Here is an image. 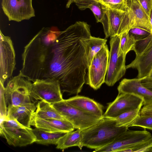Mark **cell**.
<instances>
[{
	"label": "cell",
	"instance_id": "cell-36",
	"mask_svg": "<svg viewBox=\"0 0 152 152\" xmlns=\"http://www.w3.org/2000/svg\"><path fill=\"white\" fill-rule=\"evenodd\" d=\"M149 20L152 29V8L151 12L150 15L149 16ZM151 34H152V31Z\"/></svg>",
	"mask_w": 152,
	"mask_h": 152
},
{
	"label": "cell",
	"instance_id": "cell-20",
	"mask_svg": "<svg viewBox=\"0 0 152 152\" xmlns=\"http://www.w3.org/2000/svg\"><path fill=\"white\" fill-rule=\"evenodd\" d=\"M65 100L69 104L84 112L103 118L104 107L92 99L77 95Z\"/></svg>",
	"mask_w": 152,
	"mask_h": 152
},
{
	"label": "cell",
	"instance_id": "cell-9",
	"mask_svg": "<svg viewBox=\"0 0 152 152\" xmlns=\"http://www.w3.org/2000/svg\"><path fill=\"white\" fill-rule=\"evenodd\" d=\"M109 56L110 51L106 44L94 56L88 68L85 83L95 90L99 89L105 83Z\"/></svg>",
	"mask_w": 152,
	"mask_h": 152
},
{
	"label": "cell",
	"instance_id": "cell-4",
	"mask_svg": "<svg viewBox=\"0 0 152 152\" xmlns=\"http://www.w3.org/2000/svg\"><path fill=\"white\" fill-rule=\"evenodd\" d=\"M0 135L10 145L23 147L35 142L36 137L31 128L26 127L15 119L1 118Z\"/></svg>",
	"mask_w": 152,
	"mask_h": 152
},
{
	"label": "cell",
	"instance_id": "cell-14",
	"mask_svg": "<svg viewBox=\"0 0 152 152\" xmlns=\"http://www.w3.org/2000/svg\"><path fill=\"white\" fill-rule=\"evenodd\" d=\"M1 7L9 21L20 22L35 16L32 0H2Z\"/></svg>",
	"mask_w": 152,
	"mask_h": 152
},
{
	"label": "cell",
	"instance_id": "cell-29",
	"mask_svg": "<svg viewBox=\"0 0 152 152\" xmlns=\"http://www.w3.org/2000/svg\"><path fill=\"white\" fill-rule=\"evenodd\" d=\"M131 126L140 127L152 130V115H140L131 124Z\"/></svg>",
	"mask_w": 152,
	"mask_h": 152
},
{
	"label": "cell",
	"instance_id": "cell-1",
	"mask_svg": "<svg viewBox=\"0 0 152 152\" xmlns=\"http://www.w3.org/2000/svg\"><path fill=\"white\" fill-rule=\"evenodd\" d=\"M91 36L90 26L77 21L60 31L54 41L46 78L58 80L62 93L77 94L81 92L85 83Z\"/></svg>",
	"mask_w": 152,
	"mask_h": 152
},
{
	"label": "cell",
	"instance_id": "cell-5",
	"mask_svg": "<svg viewBox=\"0 0 152 152\" xmlns=\"http://www.w3.org/2000/svg\"><path fill=\"white\" fill-rule=\"evenodd\" d=\"M32 83L20 74L9 79L4 88L7 105L18 106L32 102L30 95Z\"/></svg>",
	"mask_w": 152,
	"mask_h": 152
},
{
	"label": "cell",
	"instance_id": "cell-2",
	"mask_svg": "<svg viewBox=\"0 0 152 152\" xmlns=\"http://www.w3.org/2000/svg\"><path fill=\"white\" fill-rule=\"evenodd\" d=\"M60 31L43 27L24 47L22 54V76L33 82L46 78L54 41Z\"/></svg>",
	"mask_w": 152,
	"mask_h": 152
},
{
	"label": "cell",
	"instance_id": "cell-13",
	"mask_svg": "<svg viewBox=\"0 0 152 152\" xmlns=\"http://www.w3.org/2000/svg\"><path fill=\"white\" fill-rule=\"evenodd\" d=\"M126 8L124 22L126 31L134 28H140L152 33L149 18L138 0H125Z\"/></svg>",
	"mask_w": 152,
	"mask_h": 152
},
{
	"label": "cell",
	"instance_id": "cell-21",
	"mask_svg": "<svg viewBox=\"0 0 152 152\" xmlns=\"http://www.w3.org/2000/svg\"><path fill=\"white\" fill-rule=\"evenodd\" d=\"M83 138V134L82 130L77 129L76 131L69 132L59 139L56 148L64 150L76 146L81 149L83 147L82 143Z\"/></svg>",
	"mask_w": 152,
	"mask_h": 152
},
{
	"label": "cell",
	"instance_id": "cell-28",
	"mask_svg": "<svg viewBox=\"0 0 152 152\" xmlns=\"http://www.w3.org/2000/svg\"><path fill=\"white\" fill-rule=\"evenodd\" d=\"M121 152H152V137L145 141L124 149Z\"/></svg>",
	"mask_w": 152,
	"mask_h": 152
},
{
	"label": "cell",
	"instance_id": "cell-34",
	"mask_svg": "<svg viewBox=\"0 0 152 152\" xmlns=\"http://www.w3.org/2000/svg\"><path fill=\"white\" fill-rule=\"evenodd\" d=\"M140 79L142 85L152 92V77H146Z\"/></svg>",
	"mask_w": 152,
	"mask_h": 152
},
{
	"label": "cell",
	"instance_id": "cell-23",
	"mask_svg": "<svg viewBox=\"0 0 152 152\" xmlns=\"http://www.w3.org/2000/svg\"><path fill=\"white\" fill-rule=\"evenodd\" d=\"M33 132L36 137L35 142L43 145H57L59 139L66 134V132H51L35 127Z\"/></svg>",
	"mask_w": 152,
	"mask_h": 152
},
{
	"label": "cell",
	"instance_id": "cell-26",
	"mask_svg": "<svg viewBox=\"0 0 152 152\" xmlns=\"http://www.w3.org/2000/svg\"><path fill=\"white\" fill-rule=\"evenodd\" d=\"M107 39L92 36L89 39V52L88 58V68L91 64L94 56L106 44Z\"/></svg>",
	"mask_w": 152,
	"mask_h": 152
},
{
	"label": "cell",
	"instance_id": "cell-12",
	"mask_svg": "<svg viewBox=\"0 0 152 152\" xmlns=\"http://www.w3.org/2000/svg\"><path fill=\"white\" fill-rule=\"evenodd\" d=\"M144 104L142 97L133 94H118L115 100L109 104L103 118H115L131 110L140 109Z\"/></svg>",
	"mask_w": 152,
	"mask_h": 152
},
{
	"label": "cell",
	"instance_id": "cell-6",
	"mask_svg": "<svg viewBox=\"0 0 152 152\" xmlns=\"http://www.w3.org/2000/svg\"><path fill=\"white\" fill-rule=\"evenodd\" d=\"M121 36L117 35L110 37V50L108 69L105 83L112 86L125 75L126 55L124 53L118 54L120 48Z\"/></svg>",
	"mask_w": 152,
	"mask_h": 152
},
{
	"label": "cell",
	"instance_id": "cell-7",
	"mask_svg": "<svg viewBox=\"0 0 152 152\" xmlns=\"http://www.w3.org/2000/svg\"><path fill=\"white\" fill-rule=\"evenodd\" d=\"M51 104L77 129L84 130L96 124L102 118L80 110L69 104L65 99Z\"/></svg>",
	"mask_w": 152,
	"mask_h": 152
},
{
	"label": "cell",
	"instance_id": "cell-35",
	"mask_svg": "<svg viewBox=\"0 0 152 152\" xmlns=\"http://www.w3.org/2000/svg\"><path fill=\"white\" fill-rule=\"evenodd\" d=\"M75 0H68L67 2L66 5V7L67 8H68L69 7L71 4L74 2Z\"/></svg>",
	"mask_w": 152,
	"mask_h": 152
},
{
	"label": "cell",
	"instance_id": "cell-22",
	"mask_svg": "<svg viewBox=\"0 0 152 152\" xmlns=\"http://www.w3.org/2000/svg\"><path fill=\"white\" fill-rule=\"evenodd\" d=\"M33 118L44 119L54 118L66 120L51 104L43 101L38 102L37 104V108Z\"/></svg>",
	"mask_w": 152,
	"mask_h": 152
},
{
	"label": "cell",
	"instance_id": "cell-31",
	"mask_svg": "<svg viewBox=\"0 0 152 152\" xmlns=\"http://www.w3.org/2000/svg\"><path fill=\"white\" fill-rule=\"evenodd\" d=\"M129 36L132 37L135 42L144 38L148 36L151 33L144 29L140 28H134L128 31Z\"/></svg>",
	"mask_w": 152,
	"mask_h": 152
},
{
	"label": "cell",
	"instance_id": "cell-33",
	"mask_svg": "<svg viewBox=\"0 0 152 152\" xmlns=\"http://www.w3.org/2000/svg\"><path fill=\"white\" fill-rule=\"evenodd\" d=\"M140 115L142 116L152 115V101L143 105L140 111Z\"/></svg>",
	"mask_w": 152,
	"mask_h": 152
},
{
	"label": "cell",
	"instance_id": "cell-32",
	"mask_svg": "<svg viewBox=\"0 0 152 152\" xmlns=\"http://www.w3.org/2000/svg\"><path fill=\"white\" fill-rule=\"evenodd\" d=\"M142 7L149 18L152 8V0H138Z\"/></svg>",
	"mask_w": 152,
	"mask_h": 152
},
{
	"label": "cell",
	"instance_id": "cell-38",
	"mask_svg": "<svg viewBox=\"0 0 152 152\" xmlns=\"http://www.w3.org/2000/svg\"><path fill=\"white\" fill-rule=\"evenodd\" d=\"M100 1H103V0H100Z\"/></svg>",
	"mask_w": 152,
	"mask_h": 152
},
{
	"label": "cell",
	"instance_id": "cell-30",
	"mask_svg": "<svg viewBox=\"0 0 152 152\" xmlns=\"http://www.w3.org/2000/svg\"><path fill=\"white\" fill-rule=\"evenodd\" d=\"M101 2L108 8L113 10L125 11L126 7L125 0H104Z\"/></svg>",
	"mask_w": 152,
	"mask_h": 152
},
{
	"label": "cell",
	"instance_id": "cell-19",
	"mask_svg": "<svg viewBox=\"0 0 152 152\" xmlns=\"http://www.w3.org/2000/svg\"><path fill=\"white\" fill-rule=\"evenodd\" d=\"M31 126L44 131L51 132H66L73 131V125L66 120L58 119H41L33 118Z\"/></svg>",
	"mask_w": 152,
	"mask_h": 152
},
{
	"label": "cell",
	"instance_id": "cell-24",
	"mask_svg": "<svg viewBox=\"0 0 152 152\" xmlns=\"http://www.w3.org/2000/svg\"><path fill=\"white\" fill-rule=\"evenodd\" d=\"M75 3L81 10L90 9L93 12L97 23L101 22L103 11L102 3L100 0H75Z\"/></svg>",
	"mask_w": 152,
	"mask_h": 152
},
{
	"label": "cell",
	"instance_id": "cell-15",
	"mask_svg": "<svg viewBox=\"0 0 152 152\" xmlns=\"http://www.w3.org/2000/svg\"><path fill=\"white\" fill-rule=\"evenodd\" d=\"M102 4L103 15L101 23L103 25L105 38L120 35L126 32L124 20L126 11L113 10Z\"/></svg>",
	"mask_w": 152,
	"mask_h": 152
},
{
	"label": "cell",
	"instance_id": "cell-11",
	"mask_svg": "<svg viewBox=\"0 0 152 152\" xmlns=\"http://www.w3.org/2000/svg\"><path fill=\"white\" fill-rule=\"evenodd\" d=\"M0 80L5 82L12 77L15 69V53L10 37L4 35L0 31Z\"/></svg>",
	"mask_w": 152,
	"mask_h": 152
},
{
	"label": "cell",
	"instance_id": "cell-37",
	"mask_svg": "<svg viewBox=\"0 0 152 152\" xmlns=\"http://www.w3.org/2000/svg\"><path fill=\"white\" fill-rule=\"evenodd\" d=\"M147 77H152V70L148 76Z\"/></svg>",
	"mask_w": 152,
	"mask_h": 152
},
{
	"label": "cell",
	"instance_id": "cell-10",
	"mask_svg": "<svg viewBox=\"0 0 152 152\" xmlns=\"http://www.w3.org/2000/svg\"><path fill=\"white\" fill-rule=\"evenodd\" d=\"M152 137L151 134L145 129L143 131H134L128 129L110 143L93 152H121L124 149L145 141Z\"/></svg>",
	"mask_w": 152,
	"mask_h": 152
},
{
	"label": "cell",
	"instance_id": "cell-17",
	"mask_svg": "<svg viewBox=\"0 0 152 152\" xmlns=\"http://www.w3.org/2000/svg\"><path fill=\"white\" fill-rule=\"evenodd\" d=\"M136 56L134 59L126 66V69H136L138 78L148 77L152 70V37L144 50L140 54Z\"/></svg>",
	"mask_w": 152,
	"mask_h": 152
},
{
	"label": "cell",
	"instance_id": "cell-3",
	"mask_svg": "<svg viewBox=\"0 0 152 152\" xmlns=\"http://www.w3.org/2000/svg\"><path fill=\"white\" fill-rule=\"evenodd\" d=\"M115 118H102L96 124L82 130L83 146L95 150L109 144L127 130L125 127H117Z\"/></svg>",
	"mask_w": 152,
	"mask_h": 152
},
{
	"label": "cell",
	"instance_id": "cell-8",
	"mask_svg": "<svg viewBox=\"0 0 152 152\" xmlns=\"http://www.w3.org/2000/svg\"><path fill=\"white\" fill-rule=\"evenodd\" d=\"M31 98L50 104L62 100L60 85L54 78L37 79L32 82L30 90Z\"/></svg>",
	"mask_w": 152,
	"mask_h": 152
},
{
	"label": "cell",
	"instance_id": "cell-27",
	"mask_svg": "<svg viewBox=\"0 0 152 152\" xmlns=\"http://www.w3.org/2000/svg\"><path fill=\"white\" fill-rule=\"evenodd\" d=\"M119 52L126 55L132 49L135 43V41L132 37L129 36L128 31H126L121 35Z\"/></svg>",
	"mask_w": 152,
	"mask_h": 152
},
{
	"label": "cell",
	"instance_id": "cell-25",
	"mask_svg": "<svg viewBox=\"0 0 152 152\" xmlns=\"http://www.w3.org/2000/svg\"><path fill=\"white\" fill-rule=\"evenodd\" d=\"M141 109H137L125 112L115 118V126L117 127L129 128L140 115Z\"/></svg>",
	"mask_w": 152,
	"mask_h": 152
},
{
	"label": "cell",
	"instance_id": "cell-18",
	"mask_svg": "<svg viewBox=\"0 0 152 152\" xmlns=\"http://www.w3.org/2000/svg\"><path fill=\"white\" fill-rule=\"evenodd\" d=\"M118 94L129 93L142 97L144 99L143 105L152 101V92L143 86L140 79L124 78L120 83L117 88Z\"/></svg>",
	"mask_w": 152,
	"mask_h": 152
},
{
	"label": "cell",
	"instance_id": "cell-16",
	"mask_svg": "<svg viewBox=\"0 0 152 152\" xmlns=\"http://www.w3.org/2000/svg\"><path fill=\"white\" fill-rule=\"evenodd\" d=\"M37 108V104L31 102L22 105H9L7 107L5 118L15 119L23 126L31 128V122L33 115Z\"/></svg>",
	"mask_w": 152,
	"mask_h": 152
}]
</instances>
